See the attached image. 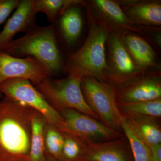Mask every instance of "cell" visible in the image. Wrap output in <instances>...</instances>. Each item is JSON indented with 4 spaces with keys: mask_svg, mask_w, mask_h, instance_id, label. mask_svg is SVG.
Returning <instances> with one entry per match:
<instances>
[{
    "mask_svg": "<svg viewBox=\"0 0 161 161\" xmlns=\"http://www.w3.org/2000/svg\"><path fill=\"white\" fill-rule=\"evenodd\" d=\"M35 111L6 97L0 100V161H29Z\"/></svg>",
    "mask_w": 161,
    "mask_h": 161,
    "instance_id": "6da1fadb",
    "label": "cell"
},
{
    "mask_svg": "<svg viewBox=\"0 0 161 161\" xmlns=\"http://www.w3.org/2000/svg\"><path fill=\"white\" fill-rule=\"evenodd\" d=\"M4 52L16 58H33L51 76L63 69V59L53 24L35 25L23 36L13 40Z\"/></svg>",
    "mask_w": 161,
    "mask_h": 161,
    "instance_id": "7a4b0ae2",
    "label": "cell"
},
{
    "mask_svg": "<svg viewBox=\"0 0 161 161\" xmlns=\"http://www.w3.org/2000/svg\"><path fill=\"white\" fill-rule=\"evenodd\" d=\"M107 36L103 26H91L85 42L70 57L67 67L69 75L81 78L89 76L105 81L109 79L111 71L105 54Z\"/></svg>",
    "mask_w": 161,
    "mask_h": 161,
    "instance_id": "3957f363",
    "label": "cell"
},
{
    "mask_svg": "<svg viewBox=\"0 0 161 161\" xmlns=\"http://www.w3.org/2000/svg\"><path fill=\"white\" fill-rule=\"evenodd\" d=\"M81 89L92 111L108 128L120 132L123 115L119 108L117 95L112 86L94 77H83Z\"/></svg>",
    "mask_w": 161,
    "mask_h": 161,
    "instance_id": "277c9868",
    "label": "cell"
},
{
    "mask_svg": "<svg viewBox=\"0 0 161 161\" xmlns=\"http://www.w3.org/2000/svg\"><path fill=\"white\" fill-rule=\"evenodd\" d=\"M81 80L78 76L70 75L58 80L48 78L35 87L56 110L71 109L99 119L85 99Z\"/></svg>",
    "mask_w": 161,
    "mask_h": 161,
    "instance_id": "5b68a950",
    "label": "cell"
},
{
    "mask_svg": "<svg viewBox=\"0 0 161 161\" xmlns=\"http://www.w3.org/2000/svg\"><path fill=\"white\" fill-rule=\"evenodd\" d=\"M0 94L31 108L41 114L47 124L60 132H65V125L62 116L30 80L24 78L6 80L0 85Z\"/></svg>",
    "mask_w": 161,
    "mask_h": 161,
    "instance_id": "8992f818",
    "label": "cell"
},
{
    "mask_svg": "<svg viewBox=\"0 0 161 161\" xmlns=\"http://www.w3.org/2000/svg\"><path fill=\"white\" fill-rule=\"evenodd\" d=\"M65 125V132L85 145L112 140L124 136L121 132L108 128L89 115L71 109L57 110Z\"/></svg>",
    "mask_w": 161,
    "mask_h": 161,
    "instance_id": "52a82bcc",
    "label": "cell"
},
{
    "mask_svg": "<svg viewBox=\"0 0 161 161\" xmlns=\"http://www.w3.org/2000/svg\"><path fill=\"white\" fill-rule=\"evenodd\" d=\"M51 76L49 72L33 58H16L0 51V85L9 79L24 78L36 86ZM2 96L0 94V98Z\"/></svg>",
    "mask_w": 161,
    "mask_h": 161,
    "instance_id": "ba28073f",
    "label": "cell"
},
{
    "mask_svg": "<svg viewBox=\"0 0 161 161\" xmlns=\"http://www.w3.org/2000/svg\"><path fill=\"white\" fill-rule=\"evenodd\" d=\"M34 0H22L14 13L0 31V51H4L14 37L19 32L26 33L35 26L36 14Z\"/></svg>",
    "mask_w": 161,
    "mask_h": 161,
    "instance_id": "9c48e42d",
    "label": "cell"
},
{
    "mask_svg": "<svg viewBox=\"0 0 161 161\" xmlns=\"http://www.w3.org/2000/svg\"><path fill=\"white\" fill-rule=\"evenodd\" d=\"M124 136L85 145L81 161H131Z\"/></svg>",
    "mask_w": 161,
    "mask_h": 161,
    "instance_id": "30bf717a",
    "label": "cell"
},
{
    "mask_svg": "<svg viewBox=\"0 0 161 161\" xmlns=\"http://www.w3.org/2000/svg\"><path fill=\"white\" fill-rule=\"evenodd\" d=\"M110 57L113 69L109 79L115 83L121 84L131 79L138 72L123 42L115 35L110 40Z\"/></svg>",
    "mask_w": 161,
    "mask_h": 161,
    "instance_id": "8fae6325",
    "label": "cell"
},
{
    "mask_svg": "<svg viewBox=\"0 0 161 161\" xmlns=\"http://www.w3.org/2000/svg\"><path fill=\"white\" fill-rule=\"evenodd\" d=\"M160 81L154 78H145L126 87L117 98V103H128L160 99Z\"/></svg>",
    "mask_w": 161,
    "mask_h": 161,
    "instance_id": "7c38bea8",
    "label": "cell"
},
{
    "mask_svg": "<svg viewBox=\"0 0 161 161\" xmlns=\"http://www.w3.org/2000/svg\"><path fill=\"white\" fill-rule=\"evenodd\" d=\"M124 116L150 148L161 144L160 128L156 119L144 116Z\"/></svg>",
    "mask_w": 161,
    "mask_h": 161,
    "instance_id": "4fadbf2b",
    "label": "cell"
},
{
    "mask_svg": "<svg viewBox=\"0 0 161 161\" xmlns=\"http://www.w3.org/2000/svg\"><path fill=\"white\" fill-rule=\"evenodd\" d=\"M123 43L141 68L152 66L155 62V55L150 45L142 38L133 35H127Z\"/></svg>",
    "mask_w": 161,
    "mask_h": 161,
    "instance_id": "5bb4252c",
    "label": "cell"
},
{
    "mask_svg": "<svg viewBox=\"0 0 161 161\" xmlns=\"http://www.w3.org/2000/svg\"><path fill=\"white\" fill-rule=\"evenodd\" d=\"M46 122L35 111L31 120V137L29 161H46L44 132Z\"/></svg>",
    "mask_w": 161,
    "mask_h": 161,
    "instance_id": "9a60e30c",
    "label": "cell"
},
{
    "mask_svg": "<svg viewBox=\"0 0 161 161\" xmlns=\"http://www.w3.org/2000/svg\"><path fill=\"white\" fill-rule=\"evenodd\" d=\"M82 17L80 10L71 6L61 15L60 27L64 40L69 44L75 43L82 31Z\"/></svg>",
    "mask_w": 161,
    "mask_h": 161,
    "instance_id": "2e32d148",
    "label": "cell"
},
{
    "mask_svg": "<svg viewBox=\"0 0 161 161\" xmlns=\"http://www.w3.org/2000/svg\"><path fill=\"white\" fill-rule=\"evenodd\" d=\"M121 128L130 144L134 161H152L150 147L141 138L124 115L121 123Z\"/></svg>",
    "mask_w": 161,
    "mask_h": 161,
    "instance_id": "e0dca14e",
    "label": "cell"
},
{
    "mask_svg": "<svg viewBox=\"0 0 161 161\" xmlns=\"http://www.w3.org/2000/svg\"><path fill=\"white\" fill-rule=\"evenodd\" d=\"M120 112L126 116H144L156 119L161 116V99L118 103Z\"/></svg>",
    "mask_w": 161,
    "mask_h": 161,
    "instance_id": "ac0fdd59",
    "label": "cell"
},
{
    "mask_svg": "<svg viewBox=\"0 0 161 161\" xmlns=\"http://www.w3.org/2000/svg\"><path fill=\"white\" fill-rule=\"evenodd\" d=\"M130 13L134 19L141 23L159 25L161 23V6L159 3L148 2L132 6Z\"/></svg>",
    "mask_w": 161,
    "mask_h": 161,
    "instance_id": "d6986e66",
    "label": "cell"
},
{
    "mask_svg": "<svg viewBox=\"0 0 161 161\" xmlns=\"http://www.w3.org/2000/svg\"><path fill=\"white\" fill-rule=\"evenodd\" d=\"M80 3L71 0H34L33 10L36 14L43 13L50 23H53L68 8Z\"/></svg>",
    "mask_w": 161,
    "mask_h": 161,
    "instance_id": "ffe728a7",
    "label": "cell"
},
{
    "mask_svg": "<svg viewBox=\"0 0 161 161\" xmlns=\"http://www.w3.org/2000/svg\"><path fill=\"white\" fill-rule=\"evenodd\" d=\"M44 144L45 150L53 157L61 161L64 144L63 133L47 122L44 132Z\"/></svg>",
    "mask_w": 161,
    "mask_h": 161,
    "instance_id": "44dd1931",
    "label": "cell"
},
{
    "mask_svg": "<svg viewBox=\"0 0 161 161\" xmlns=\"http://www.w3.org/2000/svg\"><path fill=\"white\" fill-rule=\"evenodd\" d=\"M62 133L64 144L61 161H81L85 145L74 136Z\"/></svg>",
    "mask_w": 161,
    "mask_h": 161,
    "instance_id": "7402d4cb",
    "label": "cell"
},
{
    "mask_svg": "<svg viewBox=\"0 0 161 161\" xmlns=\"http://www.w3.org/2000/svg\"><path fill=\"white\" fill-rule=\"evenodd\" d=\"M94 3L103 14L115 23L125 25L130 22V19L115 2L110 0H95Z\"/></svg>",
    "mask_w": 161,
    "mask_h": 161,
    "instance_id": "603a6c76",
    "label": "cell"
},
{
    "mask_svg": "<svg viewBox=\"0 0 161 161\" xmlns=\"http://www.w3.org/2000/svg\"><path fill=\"white\" fill-rule=\"evenodd\" d=\"M20 2L19 0H0V25L17 8Z\"/></svg>",
    "mask_w": 161,
    "mask_h": 161,
    "instance_id": "cb8c5ba5",
    "label": "cell"
},
{
    "mask_svg": "<svg viewBox=\"0 0 161 161\" xmlns=\"http://www.w3.org/2000/svg\"><path fill=\"white\" fill-rule=\"evenodd\" d=\"M150 148L152 161H161V144Z\"/></svg>",
    "mask_w": 161,
    "mask_h": 161,
    "instance_id": "d4e9b609",
    "label": "cell"
},
{
    "mask_svg": "<svg viewBox=\"0 0 161 161\" xmlns=\"http://www.w3.org/2000/svg\"></svg>",
    "mask_w": 161,
    "mask_h": 161,
    "instance_id": "484cf974",
    "label": "cell"
}]
</instances>
